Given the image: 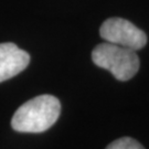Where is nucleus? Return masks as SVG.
<instances>
[{"label": "nucleus", "mask_w": 149, "mask_h": 149, "mask_svg": "<svg viewBox=\"0 0 149 149\" xmlns=\"http://www.w3.org/2000/svg\"><path fill=\"white\" fill-rule=\"evenodd\" d=\"M101 37L109 43L137 51L147 43V36L134 23L123 18H111L102 24Z\"/></svg>", "instance_id": "obj_3"}, {"label": "nucleus", "mask_w": 149, "mask_h": 149, "mask_svg": "<svg viewBox=\"0 0 149 149\" xmlns=\"http://www.w3.org/2000/svg\"><path fill=\"white\" fill-rule=\"evenodd\" d=\"M30 63V55L15 43H0V83L21 73Z\"/></svg>", "instance_id": "obj_4"}, {"label": "nucleus", "mask_w": 149, "mask_h": 149, "mask_svg": "<svg viewBox=\"0 0 149 149\" xmlns=\"http://www.w3.org/2000/svg\"><path fill=\"white\" fill-rule=\"evenodd\" d=\"M106 149H145L143 145L130 137H122L114 140L108 145Z\"/></svg>", "instance_id": "obj_5"}, {"label": "nucleus", "mask_w": 149, "mask_h": 149, "mask_svg": "<svg viewBox=\"0 0 149 149\" xmlns=\"http://www.w3.org/2000/svg\"><path fill=\"white\" fill-rule=\"evenodd\" d=\"M92 60L97 66L109 71L116 80L123 82L134 77L140 66L136 51L109 42L95 47Z\"/></svg>", "instance_id": "obj_2"}, {"label": "nucleus", "mask_w": 149, "mask_h": 149, "mask_svg": "<svg viewBox=\"0 0 149 149\" xmlns=\"http://www.w3.org/2000/svg\"><path fill=\"white\" fill-rule=\"evenodd\" d=\"M60 114L61 103L55 96L40 95L17 109L11 119V126L19 133H43L53 126Z\"/></svg>", "instance_id": "obj_1"}]
</instances>
